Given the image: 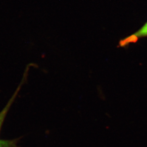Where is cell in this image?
<instances>
[{
  "instance_id": "obj_1",
  "label": "cell",
  "mask_w": 147,
  "mask_h": 147,
  "mask_svg": "<svg viewBox=\"0 0 147 147\" xmlns=\"http://www.w3.org/2000/svg\"><path fill=\"white\" fill-rule=\"evenodd\" d=\"M24 81V78L21 82V84L19 85V86L18 87L16 92H14V94L12 95L10 100L8 101L7 105L5 107L2 109V110L0 112V132L1 130L2 126L3 125V124L4 123V121L5 120V117L8 114V112L9 110L11 105H13L14 100L16 99L17 95L18 94V93L21 88L22 82ZM17 144V140H2L0 139V147H16Z\"/></svg>"
},
{
  "instance_id": "obj_2",
  "label": "cell",
  "mask_w": 147,
  "mask_h": 147,
  "mask_svg": "<svg viewBox=\"0 0 147 147\" xmlns=\"http://www.w3.org/2000/svg\"><path fill=\"white\" fill-rule=\"evenodd\" d=\"M146 37H147V22L134 33L121 40L119 45L121 47H125L131 43H135L139 39Z\"/></svg>"
}]
</instances>
